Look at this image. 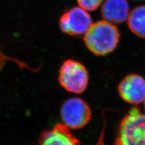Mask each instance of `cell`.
Returning <instances> with one entry per match:
<instances>
[{
	"instance_id": "6da1fadb",
	"label": "cell",
	"mask_w": 145,
	"mask_h": 145,
	"mask_svg": "<svg viewBox=\"0 0 145 145\" xmlns=\"http://www.w3.org/2000/svg\"><path fill=\"white\" fill-rule=\"evenodd\" d=\"M120 33L117 27L105 20L93 23L84 35L86 47L96 56L112 52L119 42Z\"/></svg>"
},
{
	"instance_id": "7a4b0ae2",
	"label": "cell",
	"mask_w": 145,
	"mask_h": 145,
	"mask_svg": "<svg viewBox=\"0 0 145 145\" xmlns=\"http://www.w3.org/2000/svg\"><path fill=\"white\" fill-rule=\"evenodd\" d=\"M114 145H145V113L131 108L121 120Z\"/></svg>"
},
{
	"instance_id": "3957f363",
	"label": "cell",
	"mask_w": 145,
	"mask_h": 145,
	"mask_svg": "<svg viewBox=\"0 0 145 145\" xmlns=\"http://www.w3.org/2000/svg\"><path fill=\"white\" fill-rule=\"evenodd\" d=\"M58 80L61 87L67 91L80 94L88 87V72L81 62L69 59L61 65L59 71Z\"/></svg>"
},
{
	"instance_id": "277c9868",
	"label": "cell",
	"mask_w": 145,
	"mask_h": 145,
	"mask_svg": "<svg viewBox=\"0 0 145 145\" xmlns=\"http://www.w3.org/2000/svg\"><path fill=\"white\" fill-rule=\"evenodd\" d=\"M60 114L62 123L70 129H78L88 124L91 119L92 112L84 99L72 97L62 103Z\"/></svg>"
},
{
	"instance_id": "5b68a950",
	"label": "cell",
	"mask_w": 145,
	"mask_h": 145,
	"mask_svg": "<svg viewBox=\"0 0 145 145\" xmlns=\"http://www.w3.org/2000/svg\"><path fill=\"white\" fill-rule=\"evenodd\" d=\"M92 24L91 17L80 7L69 9L62 14L59 21L61 30L71 36L85 35Z\"/></svg>"
},
{
	"instance_id": "8992f818",
	"label": "cell",
	"mask_w": 145,
	"mask_h": 145,
	"mask_svg": "<svg viewBox=\"0 0 145 145\" xmlns=\"http://www.w3.org/2000/svg\"><path fill=\"white\" fill-rule=\"evenodd\" d=\"M120 97L127 102L138 105L145 101V79L137 74L125 76L118 85Z\"/></svg>"
},
{
	"instance_id": "52a82bcc",
	"label": "cell",
	"mask_w": 145,
	"mask_h": 145,
	"mask_svg": "<svg viewBox=\"0 0 145 145\" xmlns=\"http://www.w3.org/2000/svg\"><path fill=\"white\" fill-rule=\"evenodd\" d=\"M35 145H80L70 129L62 123L44 130Z\"/></svg>"
},
{
	"instance_id": "ba28073f",
	"label": "cell",
	"mask_w": 145,
	"mask_h": 145,
	"mask_svg": "<svg viewBox=\"0 0 145 145\" xmlns=\"http://www.w3.org/2000/svg\"><path fill=\"white\" fill-rule=\"evenodd\" d=\"M129 13L127 0H106L101 8L104 20L114 24H121L128 20Z\"/></svg>"
},
{
	"instance_id": "9c48e42d",
	"label": "cell",
	"mask_w": 145,
	"mask_h": 145,
	"mask_svg": "<svg viewBox=\"0 0 145 145\" xmlns=\"http://www.w3.org/2000/svg\"><path fill=\"white\" fill-rule=\"evenodd\" d=\"M128 25L132 33L145 39V6L136 7L130 12Z\"/></svg>"
},
{
	"instance_id": "30bf717a",
	"label": "cell",
	"mask_w": 145,
	"mask_h": 145,
	"mask_svg": "<svg viewBox=\"0 0 145 145\" xmlns=\"http://www.w3.org/2000/svg\"><path fill=\"white\" fill-rule=\"evenodd\" d=\"M103 0H77L79 7L87 11H94L100 6Z\"/></svg>"
},
{
	"instance_id": "8fae6325",
	"label": "cell",
	"mask_w": 145,
	"mask_h": 145,
	"mask_svg": "<svg viewBox=\"0 0 145 145\" xmlns=\"http://www.w3.org/2000/svg\"><path fill=\"white\" fill-rule=\"evenodd\" d=\"M7 60H12V61H16V63H18V65H19L21 68H22V69H25V68H27V69H28L31 71H33V70H31V69H30V67L28 65H27L26 63H24L23 62L18 61L17 59H15L13 58H11L10 57L7 56L2 52L1 50H0V72H1V70H3L4 65H5L6 62Z\"/></svg>"
},
{
	"instance_id": "7c38bea8",
	"label": "cell",
	"mask_w": 145,
	"mask_h": 145,
	"mask_svg": "<svg viewBox=\"0 0 145 145\" xmlns=\"http://www.w3.org/2000/svg\"><path fill=\"white\" fill-rule=\"evenodd\" d=\"M105 120L104 119L103 128L96 145H105Z\"/></svg>"
},
{
	"instance_id": "4fadbf2b",
	"label": "cell",
	"mask_w": 145,
	"mask_h": 145,
	"mask_svg": "<svg viewBox=\"0 0 145 145\" xmlns=\"http://www.w3.org/2000/svg\"><path fill=\"white\" fill-rule=\"evenodd\" d=\"M144 111H145V101L144 102Z\"/></svg>"
}]
</instances>
